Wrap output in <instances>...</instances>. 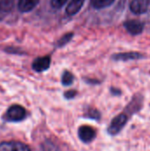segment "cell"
<instances>
[{
  "mask_svg": "<svg viewBox=\"0 0 150 151\" xmlns=\"http://www.w3.org/2000/svg\"><path fill=\"white\" fill-rule=\"evenodd\" d=\"M128 119L129 116L125 112H122L116 116L108 127V134L111 135H117L118 134H119L126 127V123L128 122Z\"/></svg>",
  "mask_w": 150,
  "mask_h": 151,
  "instance_id": "obj_1",
  "label": "cell"
},
{
  "mask_svg": "<svg viewBox=\"0 0 150 151\" xmlns=\"http://www.w3.org/2000/svg\"><path fill=\"white\" fill-rule=\"evenodd\" d=\"M73 80V75L68 71H65L62 75V84L64 86H70L71 84H72Z\"/></svg>",
  "mask_w": 150,
  "mask_h": 151,
  "instance_id": "obj_15",
  "label": "cell"
},
{
  "mask_svg": "<svg viewBox=\"0 0 150 151\" xmlns=\"http://www.w3.org/2000/svg\"><path fill=\"white\" fill-rule=\"evenodd\" d=\"M50 58L48 56L36 58L32 65L33 69L37 73L46 71L47 69L50 68Z\"/></svg>",
  "mask_w": 150,
  "mask_h": 151,
  "instance_id": "obj_6",
  "label": "cell"
},
{
  "mask_svg": "<svg viewBox=\"0 0 150 151\" xmlns=\"http://www.w3.org/2000/svg\"><path fill=\"white\" fill-rule=\"evenodd\" d=\"M0 151H32L25 143L18 141L3 142L0 143Z\"/></svg>",
  "mask_w": 150,
  "mask_h": 151,
  "instance_id": "obj_3",
  "label": "cell"
},
{
  "mask_svg": "<svg viewBox=\"0 0 150 151\" xmlns=\"http://www.w3.org/2000/svg\"><path fill=\"white\" fill-rule=\"evenodd\" d=\"M27 116V111L24 107L14 104L8 108L4 119L8 122H19L22 121Z\"/></svg>",
  "mask_w": 150,
  "mask_h": 151,
  "instance_id": "obj_2",
  "label": "cell"
},
{
  "mask_svg": "<svg viewBox=\"0 0 150 151\" xmlns=\"http://www.w3.org/2000/svg\"><path fill=\"white\" fill-rule=\"evenodd\" d=\"M111 93H112V94H114V95H120V94H121L120 90H118V89H115V88H111Z\"/></svg>",
  "mask_w": 150,
  "mask_h": 151,
  "instance_id": "obj_20",
  "label": "cell"
},
{
  "mask_svg": "<svg viewBox=\"0 0 150 151\" xmlns=\"http://www.w3.org/2000/svg\"><path fill=\"white\" fill-rule=\"evenodd\" d=\"M14 6V0H0V11L9 12Z\"/></svg>",
  "mask_w": 150,
  "mask_h": 151,
  "instance_id": "obj_14",
  "label": "cell"
},
{
  "mask_svg": "<svg viewBox=\"0 0 150 151\" xmlns=\"http://www.w3.org/2000/svg\"><path fill=\"white\" fill-rule=\"evenodd\" d=\"M66 2L67 0H50L51 6L54 9H60Z\"/></svg>",
  "mask_w": 150,
  "mask_h": 151,
  "instance_id": "obj_18",
  "label": "cell"
},
{
  "mask_svg": "<svg viewBox=\"0 0 150 151\" xmlns=\"http://www.w3.org/2000/svg\"><path fill=\"white\" fill-rule=\"evenodd\" d=\"M80 140L84 143H90L96 136L95 130L89 126H82L78 130Z\"/></svg>",
  "mask_w": 150,
  "mask_h": 151,
  "instance_id": "obj_4",
  "label": "cell"
},
{
  "mask_svg": "<svg viewBox=\"0 0 150 151\" xmlns=\"http://www.w3.org/2000/svg\"><path fill=\"white\" fill-rule=\"evenodd\" d=\"M149 3L146 0H133L130 4V9L136 14H141L148 10Z\"/></svg>",
  "mask_w": 150,
  "mask_h": 151,
  "instance_id": "obj_8",
  "label": "cell"
},
{
  "mask_svg": "<svg viewBox=\"0 0 150 151\" xmlns=\"http://www.w3.org/2000/svg\"><path fill=\"white\" fill-rule=\"evenodd\" d=\"M42 151H61L59 147L50 140H46L41 145Z\"/></svg>",
  "mask_w": 150,
  "mask_h": 151,
  "instance_id": "obj_12",
  "label": "cell"
},
{
  "mask_svg": "<svg viewBox=\"0 0 150 151\" xmlns=\"http://www.w3.org/2000/svg\"><path fill=\"white\" fill-rule=\"evenodd\" d=\"M85 0H71L66 7V13L69 16L75 15L82 7Z\"/></svg>",
  "mask_w": 150,
  "mask_h": 151,
  "instance_id": "obj_11",
  "label": "cell"
},
{
  "mask_svg": "<svg viewBox=\"0 0 150 151\" xmlns=\"http://www.w3.org/2000/svg\"><path fill=\"white\" fill-rule=\"evenodd\" d=\"M77 95V91L76 90H68L64 94V96L66 99H72L75 97V96Z\"/></svg>",
  "mask_w": 150,
  "mask_h": 151,
  "instance_id": "obj_19",
  "label": "cell"
},
{
  "mask_svg": "<svg viewBox=\"0 0 150 151\" xmlns=\"http://www.w3.org/2000/svg\"><path fill=\"white\" fill-rule=\"evenodd\" d=\"M115 0H91V4L95 9H103L110 6Z\"/></svg>",
  "mask_w": 150,
  "mask_h": 151,
  "instance_id": "obj_13",
  "label": "cell"
},
{
  "mask_svg": "<svg viewBox=\"0 0 150 151\" xmlns=\"http://www.w3.org/2000/svg\"><path fill=\"white\" fill-rule=\"evenodd\" d=\"M39 3V0H19L18 7L22 12H27L32 11Z\"/></svg>",
  "mask_w": 150,
  "mask_h": 151,
  "instance_id": "obj_10",
  "label": "cell"
},
{
  "mask_svg": "<svg viewBox=\"0 0 150 151\" xmlns=\"http://www.w3.org/2000/svg\"><path fill=\"white\" fill-rule=\"evenodd\" d=\"M143 55L139 52H125V53H118L113 55L112 58L117 61H127V60H134L142 58Z\"/></svg>",
  "mask_w": 150,
  "mask_h": 151,
  "instance_id": "obj_9",
  "label": "cell"
},
{
  "mask_svg": "<svg viewBox=\"0 0 150 151\" xmlns=\"http://www.w3.org/2000/svg\"><path fill=\"white\" fill-rule=\"evenodd\" d=\"M146 1H147V2H149V3L150 4V0H146Z\"/></svg>",
  "mask_w": 150,
  "mask_h": 151,
  "instance_id": "obj_21",
  "label": "cell"
},
{
  "mask_svg": "<svg viewBox=\"0 0 150 151\" xmlns=\"http://www.w3.org/2000/svg\"><path fill=\"white\" fill-rule=\"evenodd\" d=\"M126 30L133 35H137L143 31L144 25L139 20H128L124 24Z\"/></svg>",
  "mask_w": 150,
  "mask_h": 151,
  "instance_id": "obj_7",
  "label": "cell"
},
{
  "mask_svg": "<svg viewBox=\"0 0 150 151\" xmlns=\"http://www.w3.org/2000/svg\"><path fill=\"white\" fill-rule=\"evenodd\" d=\"M85 117L88 119H95V120H98L101 118V113L96 110V109H88L87 113L85 114Z\"/></svg>",
  "mask_w": 150,
  "mask_h": 151,
  "instance_id": "obj_16",
  "label": "cell"
},
{
  "mask_svg": "<svg viewBox=\"0 0 150 151\" xmlns=\"http://www.w3.org/2000/svg\"><path fill=\"white\" fill-rule=\"evenodd\" d=\"M72 36H73V34H72V33H68V34L64 35L57 41V45L58 47H63V46H65V44H67V43L71 41V39L72 38Z\"/></svg>",
  "mask_w": 150,
  "mask_h": 151,
  "instance_id": "obj_17",
  "label": "cell"
},
{
  "mask_svg": "<svg viewBox=\"0 0 150 151\" xmlns=\"http://www.w3.org/2000/svg\"><path fill=\"white\" fill-rule=\"evenodd\" d=\"M143 104V97L141 95H136L131 100L129 104L126 107L124 112L126 113L129 117L140 111Z\"/></svg>",
  "mask_w": 150,
  "mask_h": 151,
  "instance_id": "obj_5",
  "label": "cell"
}]
</instances>
